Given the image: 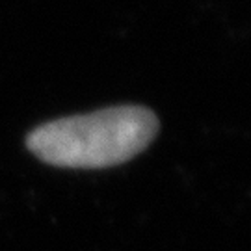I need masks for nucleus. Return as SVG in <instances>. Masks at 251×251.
Instances as JSON below:
<instances>
[{"label": "nucleus", "mask_w": 251, "mask_h": 251, "mask_svg": "<svg viewBox=\"0 0 251 251\" xmlns=\"http://www.w3.org/2000/svg\"><path fill=\"white\" fill-rule=\"evenodd\" d=\"M158 132V119L145 106H114L56 119L26 138L39 160L58 168L99 170L134 158Z\"/></svg>", "instance_id": "f257e3e1"}]
</instances>
